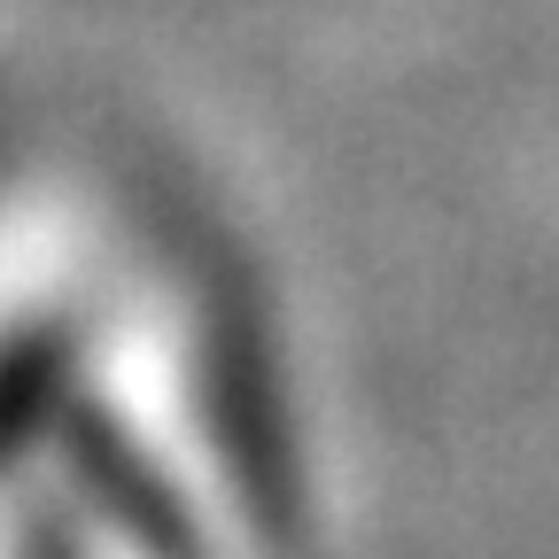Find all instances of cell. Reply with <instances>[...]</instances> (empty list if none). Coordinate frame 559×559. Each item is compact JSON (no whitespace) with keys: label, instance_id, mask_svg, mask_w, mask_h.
Segmentation results:
<instances>
[{"label":"cell","instance_id":"6da1fadb","mask_svg":"<svg viewBox=\"0 0 559 559\" xmlns=\"http://www.w3.org/2000/svg\"><path fill=\"white\" fill-rule=\"evenodd\" d=\"M156 551H164V559H179V551H171V536H156Z\"/></svg>","mask_w":559,"mask_h":559}]
</instances>
